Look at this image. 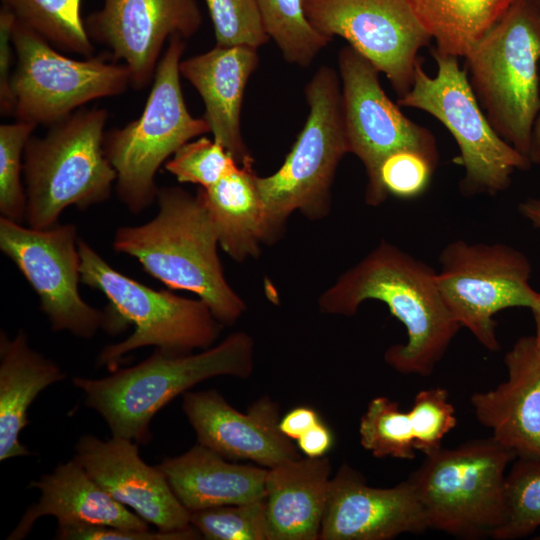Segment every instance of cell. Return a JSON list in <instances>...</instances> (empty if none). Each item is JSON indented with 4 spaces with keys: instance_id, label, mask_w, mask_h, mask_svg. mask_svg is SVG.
Segmentation results:
<instances>
[{
    "instance_id": "obj_1",
    "label": "cell",
    "mask_w": 540,
    "mask_h": 540,
    "mask_svg": "<svg viewBox=\"0 0 540 540\" xmlns=\"http://www.w3.org/2000/svg\"><path fill=\"white\" fill-rule=\"evenodd\" d=\"M436 278L429 265L382 240L320 295L318 306L325 314L353 316L365 301L383 302L407 332L404 344L386 350L385 362L402 374L426 377L462 327Z\"/></svg>"
},
{
    "instance_id": "obj_2",
    "label": "cell",
    "mask_w": 540,
    "mask_h": 540,
    "mask_svg": "<svg viewBox=\"0 0 540 540\" xmlns=\"http://www.w3.org/2000/svg\"><path fill=\"white\" fill-rule=\"evenodd\" d=\"M156 201L153 219L116 229L113 249L134 257L167 287L197 295L223 326L233 325L247 306L226 280L217 227L200 193L162 187Z\"/></svg>"
},
{
    "instance_id": "obj_3",
    "label": "cell",
    "mask_w": 540,
    "mask_h": 540,
    "mask_svg": "<svg viewBox=\"0 0 540 540\" xmlns=\"http://www.w3.org/2000/svg\"><path fill=\"white\" fill-rule=\"evenodd\" d=\"M255 344L246 332L228 335L198 353L156 348L140 363L100 379L73 377L85 405L105 420L112 436L140 444L150 441L153 417L196 384L218 376L248 378L254 370Z\"/></svg>"
},
{
    "instance_id": "obj_4",
    "label": "cell",
    "mask_w": 540,
    "mask_h": 540,
    "mask_svg": "<svg viewBox=\"0 0 540 540\" xmlns=\"http://www.w3.org/2000/svg\"><path fill=\"white\" fill-rule=\"evenodd\" d=\"M464 59L470 85L490 124L528 158L540 114L537 1L515 0Z\"/></svg>"
},
{
    "instance_id": "obj_5",
    "label": "cell",
    "mask_w": 540,
    "mask_h": 540,
    "mask_svg": "<svg viewBox=\"0 0 540 540\" xmlns=\"http://www.w3.org/2000/svg\"><path fill=\"white\" fill-rule=\"evenodd\" d=\"M108 117L105 109H77L45 136L29 138L23 154L29 227L51 228L66 208L109 199L116 172L103 147Z\"/></svg>"
},
{
    "instance_id": "obj_6",
    "label": "cell",
    "mask_w": 540,
    "mask_h": 540,
    "mask_svg": "<svg viewBox=\"0 0 540 540\" xmlns=\"http://www.w3.org/2000/svg\"><path fill=\"white\" fill-rule=\"evenodd\" d=\"M305 96L308 116L291 151L275 173L257 176L273 243L293 212L310 220L329 214L335 173L349 153L337 72L321 66L307 83Z\"/></svg>"
},
{
    "instance_id": "obj_7",
    "label": "cell",
    "mask_w": 540,
    "mask_h": 540,
    "mask_svg": "<svg viewBox=\"0 0 540 540\" xmlns=\"http://www.w3.org/2000/svg\"><path fill=\"white\" fill-rule=\"evenodd\" d=\"M514 452L493 436L426 455L407 478L429 529L457 538L491 537L505 518V479Z\"/></svg>"
},
{
    "instance_id": "obj_8",
    "label": "cell",
    "mask_w": 540,
    "mask_h": 540,
    "mask_svg": "<svg viewBox=\"0 0 540 540\" xmlns=\"http://www.w3.org/2000/svg\"><path fill=\"white\" fill-rule=\"evenodd\" d=\"M168 42L140 117L104 137L105 155L116 172L117 195L135 215L156 201L160 166L181 146L210 132L207 121L193 117L184 101L180 62L185 41L172 36Z\"/></svg>"
},
{
    "instance_id": "obj_9",
    "label": "cell",
    "mask_w": 540,
    "mask_h": 540,
    "mask_svg": "<svg viewBox=\"0 0 540 540\" xmlns=\"http://www.w3.org/2000/svg\"><path fill=\"white\" fill-rule=\"evenodd\" d=\"M78 249L81 283L102 292L109 307L127 325L134 326L125 340L102 349L98 365L112 372L129 352L147 346L191 353L215 343L223 325L202 300L155 290L120 273L82 239Z\"/></svg>"
},
{
    "instance_id": "obj_10",
    "label": "cell",
    "mask_w": 540,
    "mask_h": 540,
    "mask_svg": "<svg viewBox=\"0 0 540 540\" xmlns=\"http://www.w3.org/2000/svg\"><path fill=\"white\" fill-rule=\"evenodd\" d=\"M432 55L436 74L429 76L419 60L412 86L398 104L430 114L449 130L459 148L457 161L465 171L460 182L463 194L494 196L505 191L512 174L528 169L530 160L496 133L458 58L434 49Z\"/></svg>"
},
{
    "instance_id": "obj_11",
    "label": "cell",
    "mask_w": 540,
    "mask_h": 540,
    "mask_svg": "<svg viewBox=\"0 0 540 540\" xmlns=\"http://www.w3.org/2000/svg\"><path fill=\"white\" fill-rule=\"evenodd\" d=\"M437 284L451 313L486 349H500L494 316L507 308L539 307L530 284L532 266L516 248L458 239L439 255Z\"/></svg>"
},
{
    "instance_id": "obj_12",
    "label": "cell",
    "mask_w": 540,
    "mask_h": 540,
    "mask_svg": "<svg viewBox=\"0 0 540 540\" xmlns=\"http://www.w3.org/2000/svg\"><path fill=\"white\" fill-rule=\"evenodd\" d=\"M12 41L17 60L11 82L13 115L18 121L53 125L86 103L119 95L131 85L125 64L66 57L17 18Z\"/></svg>"
},
{
    "instance_id": "obj_13",
    "label": "cell",
    "mask_w": 540,
    "mask_h": 540,
    "mask_svg": "<svg viewBox=\"0 0 540 540\" xmlns=\"http://www.w3.org/2000/svg\"><path fill=\"white\" fill-rule=\"evenodd\" d=\"M78 240L77 227L71 223L34 229L0 217V249L38 295L53 331L86 339L101 328L118 332V321L109 307L99 310L80 296Z\"/></svg>"
},
{
    "instance_id": "obj_14",
    "label": "cell",
    "mask_w": 540,
    "mask_h": 540,
    "mask_svg": "<svg viewBox=\"0 0 540 540\" xmlns=\"http://www.w3.org/2000/svg\"><path fill=\"white\" fill-rule=\"evenodd\" d=\"M338 68L349 153L364 166L366 204L377 207L387 199L379 182L383 160L395 151L410 149L438 162L436 141L390 100L380 84L379 70L351 46L339 51Z\"/></svg>"
},
{
    "instance_id": "obj_15",
    "label": "cell",
    "mask_w": 540,
    "mask_h": 540,
    "mask_svg": "<svg viewBox=\"0 0 540 540\" xmlns=\"http://www.w3.org/2000/svg\"><path fill=\"white\" fill-rule=\"evenodd\" d=\"M311 26L344 38L384 73L399 98L412 86L418 52L431 40L407 0H303Z\"/></svg>"
},
{
    "instance_id": "obj_16",
    "label": "cell",
    "mask_w": 540,
    "mask_h": 540,
    "mask_svg": "<svg viewBox=\"0 0 540 540\" xmlns=\"http://www.w3.org/2000/svg\"><path fill=\"white\" fill-rule=\"evenodd\" d=\"M201 22L196 0H103L84 20L90 39L124 61L136 89L154 78L165 41L193 36Z\"/></svg>"
},
{
    "instance_id": "obj_17",
    "label": "cell",
    "mask_w": 540,
    "mask_h": 540,
    "mask_svg": "<svg viewBox=\"0 0 540 540\" xmlns=\"http://www.w3.org/2000/svg\"><path fill=\"white\" fill-rule=\"evenodd\" d=\"M182 410L197 443L228 460H248L271 468L301 457L296 445L279 427L280 409L269 396L256 400L243 413L216 390L187 391Z\"/></svg>"
},
{
    "instance_id": "obj_18",
    "label": "cell",
    "mask_w": 540,
    "mask_h": 540,
    "mask_svg": "<svg viewBox=\"0 0 540 540\" xmlns=\"http://www.w3.org/2000/svg\"><path fill=\"white\" fill-rule=\"evenodd\" d=\"M73 458L111 497L157 530L175 532L192 527L190 512L177 498L160 467L142 460L137 442L115 436L102 440L84 435L75 445Z\"/></svg>"
},
{
    "instance_id": "obj_19",
    "label": "cell",
    "mask_w": 540,
    "mask_h": 540,
    "mask_svg": "<svg viewBox=\"0 0 540 540\" xmlns=\"http://www.w3.org/2000/svg\"><path fill=\"white\" fill-rule=\"evenodd\" d=\"M427 529L408 479L394 487H372L346 463L331 478L319 540H390Z\"/></svg>"
},
{
    "instance_id": "obj_20",
    "label": "cell",
    "mask_w": 540,
    "mask_h": 540,
    "mask_svg": "<svg viewBox=\"0 0 540 540\" xmlns=\"http://www.w3.org/2000/svg\"><path fill=\"white\" fill-rule=\"evenodd\" d=\"M504 363L507 380L471 396L476 418L516 458L540 460V347L534 335L520 337Z\"/></svg>"
},
{
    "instance_id": "obj_21",
    "label": "cell",
    "mask_w": 540,
    "mask_h": 540,
    "mask_svg": "<svg viewBox=\"0 0 540 540\" xmlns=\"http://www.w3.org/2000/svg\"><path fill=\"white\" fill-rule=\"evenodd\" d=\"M259 62L257 49L238 45L213 49L180 62V74L199 92L203 118L213 139L239 165L253 162L243 141L240 114L245 88Z\"/></svg>"
},
{
    "instance_id": "obj_22",
    "label": "cell",
    "mask_w": 540,
    "mask_h": 540,
    "mask_svg": "<svg viewBox=\"0 0 540 540\" xmlns=\"http://www.w3.org/2000/svg\"><path fill=\"white\" fill-rule=\"evenodd\" d=\"M28 488L40 491L7 540H22L42 516H53L58 525L97 524L131 530H148V523L111 497L74 458L59 463Z\"/></svg>"
},
{
    "instance_id": "obj_23",
    "label": "cell",
    "mask_w": 540,
    "mask_h": 540,
    "mask_svg": "<svg viewBox=\"0 0 540 540\" xmlns=\"http://www.w3.org/2000/svg\"><path fill=\"white\" fill-rule=\"evenodd\" d=\"M331 478L325 456L299 457L267 468L270 540H319Z\"/></svg>"
},
{
    "instance_id": "obj_24",
    "label": "cell",
    "mask_w": 540,
    "mask_h": 540,
    "mask_svg": "<svg viewBox=\"0 0 540 540\" xmlns=\"http://www.w3.org/2000/svg\"><path fill=\"white\" fill-rule=\"evenodd\" d=\"M158 466L190 513L266 497L267 468L230 462L199 443Z\"/></svg>"
},
{
    "instance_id": "obj_25",
    "label": "cell",
    "mask_w": 540,
    "mask_h": 540,
    "mask_svg": "<svg viewBox=\"0 0 540 540\" xmlns=\"http://www.w3.org/2000/svg\"><path fill=\"white\" fill-rule=\"evenodd\" d=\"M66 374L51 359L35 351L23 329L14 338L0 334V461L30 454L20 442L29 424L28 410L48 386Z\"/></svg>"
},
{
    "instance_id": "obj_26",
    "label": "cell",
    "mask_w": 540,
    "mask_h": 540,
    "mask_svg": "<svg viewBox=\"0 0 540 540\" xmlns=\"http://www.w3.org/2000/svg\"><path fill=\"white\" fill-rule=\"evenodd\" d=\"M217 227L219 246L235 262L260 255L273 244L253 162L237 166L210 188H199Z\"/></svg>"
},
{
    "instance_id": "obj_27",
    "label": "cell",
    "mask_w": 540,
    "mask_h": 540,
    "mask_svg": "<svg viewBox=\"0 0 540 540\" xmlns=\"http://www.w3.org/2000/svg\"><path fill=\"white\" fill-rule=\"evenodd\" d=\"M515 0H407L442 55L465 57Z\"/></svg>"
},
{
    "instance_id": "obj_28",
    "label": "cell",
    "mask_w": 540,
    "mask_h": 540,
    "mask_svg": "<svg viewBox=\"0 0 540 540\" xmlns=\"http://www.w3.org/2000/svg\"><path fill=\"white\" fill-rule=\"evenodd\" d=\"M17 20L56 46L91 57L94 46L80 15L81 0H1Z\"/></svg>"
},
{
    "instance_id": "obj_29",
    "label": "cell",
    "mask_w": 540,
    "mask_h": 540,
    "mask_svg": "<svg viewBox=\"0 0 540 540\" xmlns=\"http://www.w3.org/2000/svg\"><path fill=\"white\" fill-rule=\"evenodd\" d=\"M266 31L285 61L306 67L331 41L306 18L303 0H257Z\"/></svg>"
},
{
    "instance_id": "obj_30",
    "label": "cell",
    "mask_w": 540,
    "mask_h": 540,
    "mask_svg": "<svg viewBox=\"0 0 540 540\" xmlns=\"http://www.w3.org/2000/svg\"><path fill=\"white\" fill-rule=\"evenodd\" d=\"M540 526V460L518 458L506 474L505 518L492 538L514 540Z\"/></svg>"
},
{
    "instance_id": "obj_31",
    "label": "cell",
    "mask_w": 540,
    "mask_h": 540,
    "mask_svg": "<svg viewBox=\"0 0 540 540\" xmlns=\"http://www.w3.org/2000/svg\"><path fill=\"white\" fill-rule=\"evenodd\" d=\"M360 443L376 458H415L414 436L408 412L387 397L373 398L359 423Z\"/></svg>"
},
{
    "instance_id": "obj_32",
    "label": "cell",
    "mask_w": 540,
    "mask_h": 540,
    "mask_svg": "<svg viewBox=\"0 0 540 540\" xmlns=\"http://www.w3.org/2000/svg\"><path fill=\"white\" fill-rule=\"evenodd\" d=\"M190 523L209 540H270L266 498L197 510Z\"/></svg>"
},
{
    "instance_id": "obj_33",
    "label": "cell",
    "mask_w": 540,
    "mask_h": 540,
    "mask_svg": "<svg viewBox=\"0 0 540 540\" xmlns=\"http://www.w3.org/2000/svg\"><path fill=\"white\" fill-rule=\"evenodd\" d=\"M36 125L24 121L0 126V217L25 221L27 196L21 181L23 154Z\"/></svg>"
},
{
    "instance_id": "obj_34",
    "label": "cell",
    "mask_w": 540,
    "mask_h": 540,
    "mask_svg": "<svg viewBox=\"0 0 540 540\" xmlns=\"http://www.w3.org/2000/svg\"><path fill=\"white\" fill-rule=\"evenodd\" d=\"M164 166L179 182L207 189L239 164L220 143L201 137L181 146Z\"/></svg>"
},
{
    "instance_id": "obj_35",
    "label": "cell",
    "mask_w": 540,
    "mask_h": 540,
    "mask_svg": "<svg viewBox=\"0 0 540 540\" xmlns=\"http://www.w3.org/2000/svg\"><path fill=\"white\" fill-rule=\"evenodd\" d=\"M216 45L258 49L270 39L257 0H205Z\"/></svg>"
},
{
    "instance_id": "obj_36",
    "label": "cell",
    "mask_w": 540,
    "mask_h": 540,
    "mask_svg": "<svg viewBox=\"0 0 540 540\" xmlns=\"http://www.w3.org/2000/svg\"><path fill=\"white\" fill-rule=\"evenodd\" d=\"M408 414L414 448L425 456L440 449L445 435L457 425L448 391L440 387L419 391Z\"/></svg>"
},
{
    "instance_id": "obj_37",
    "label": "cell",
    "mask_w": 540,
    "mask_h": 540,
    "mask_svg": "<svg viewBox=\"0 0 540 540\" xmlns=\"http://www.w3.org/2000/svg\"><path fill=\"white\" fill-rule=\"evenodd\" d=\"M437 161L410 149L388 155L379 168V182L383 193L401 199L421 195L429 185Z\"/></svg>"
},
{
    "instance_id": "obj_38",
    "label": "cell",
    "mask_w": 540,
    "mask_h": 540,
    "mask_svg": "<svg viewBox=\"0 0 540 540\" xmlns=\"http://www.w3.org/2000/svg\"><path fill=\"white\" fill-rule=\"evenodd\" d=\"M193 526L175 532L131 530L97 524L58 525L55 539L59 540H190L200 539Z\"/></svg>"
},
{
    "instance_id": "obj_39",
    "label": "cell",
    "mask_w": 540,
    "mask_h": 540,
    "mask_svg": "<svg viewBox=\"0 0 540 540\" xmlns=\"http://www.w3.org/2000/svg\"><path fill=\"white\" fill-rule=\"evenodd\" d=\"M14 13L5 6L0 10V112L7 116L14 112L15 100L12 92L13 29Z\"/></svg>"
},
{
    "instance_id": "obj_40",
    "label": "cell",
    "mask_w": 540,
    "mask_h": 540,
    "mask_svg": "<svg viewBox=\"0 0 540 540\" xmlns=\"http://www.w3.org/2000/svg\"><path fill=\"white\" fill-rule=\"evenodd\" d=\"M320 421L318 413L311 407L299 406L280 419L281 432L291 440H298Z\"/></svg>"
},
{
    "instance_id": "obj_41",
    "label": "cell",
    "mask_w": 540,
    "mask_h": 540,
    "mask_svg": "<svg viewBox=\"0 0 540 540\" xmlns=\"http://www.w3.org/2000/svg\"><path fill=\"white\" fill-rule=\"evenodd\" d=\"M332 444V432L322 422L313 426L297 440L299 450L311 458L324 457Z\"/></svg>"
},
{
    "instance_id": "obj_42",
    "label": "cell",
    "mask_w": 540,
    "mask_h": 540,
    "mask_svg": "<svg viewBox=\"0 0 540 540\" xmlns=\"http://www.w3.org/2000/svg\"><path fill=\"white\" fill-rule=\"evenodd\" d=\"M518 210L533 227L540 229V198H527L518 205Z\"/></svg>"
},
{
    "instance_id": "obj_43",
    "label": "cell",
    "mask_w": 540,
    "mask_h": 540,
    "mask_svg": "<svg viewBox=\"0 0 540 540\" xmlns=\"http://www.w3.org/2000/svg\"><path fill=\"white\" fill-rule=\"evenodd\" d=\"M540 6V0H536ZM528 158L531 164L540 165V114L535 122Z\"/></svg>"
},
{
    "instance_id": "obj_44",
    "label": "cell",
    "mask_w": 540,
    "mask_h": 540,
    "mask_svg": "<svg viewBox=\"0 0 540 540\" xmlns=\"http://www.w3.org/2000/svg\"><path fill=\"white\" fill-rule=\"evenodd\" d=\"M540 293V292H539ZM534 322H535V335L537 345L540 347V295H539V307L532 310Z\"/></svg>"
},
{
    "instance_id": "obj_45",
    "label": "cell",
    "mask_w": 540,
    "mask_h": 540,
    "mask_svg": "<svg viewBox=\"0 0 540 540\" xmlns=\"http://www.w3.org/2000/svg\"><path fill=\"white\" fill-rule=\"evenodd\" d=\"M540 539V538H539Z\"/></svg>"
}]
</instances>
